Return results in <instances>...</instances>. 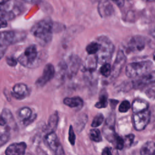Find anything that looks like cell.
I'll return each mask as SVG.
<instances>
[{
    "label": "cell",
    "mask_w": 155,
    "mask_h": 155,
    "mask_svg": "<svg viewBox=\"0 0 155 155\" xmlns=\"http://www.w3.org/2000/svg\"><path fill=\"white\" fill-rule=\"evenodd\" d=\"M53 30V23L47 18L35 24L30 30L31 35L42 46L48 44L51 40Z\"/></svg>",
    "instance_id": "cell-1"
},
{
    "label": "cell",
    "mask_w": 155,
    "mask_h": 155,
    "mask_svg": "<svg viewBox=\"0 0 155 155\" xmlns=\"http://www.w3.org/2000/svg\"><path fill=\"white\" fill-rule=\"evenodd\" d=\"M99 44V49L96 53L98 63L101 64L108 62L111 59L114 50V46L111 41L105 36H101L97 39Z\"/></svg>",
    "instance_id": "cell-2"
},
{
    "label": "cell",
    "mask_w": 155,
    "mask_h": 155,
    "mask_svg": "<svg viewBox=\"0 0 155 155\" xmlns=\"http://www.w3.org/2000/svg\"><path fill=\"white\" fill-rule=\"evenodd\" d=\"M153 67L151 61L131 62L128 64L125 68V74L130 78H139L148 73Z\"/></svg>",
    "instance_id": "cell-3"
},
{
    "label": "cell",
    "mask_w": 155,
    "mask_h": 155,
    "mask_svg": "<svg viewBox=\"0 0 155 155\" xmlns=\"http://www.w3.org/2000/svg\"><path fill=\"white\" fill-rule=\"evenodd\" d=\"M38 56L39 53L36 46L35 45H31L25 48L17 59L22 66L33 68L38 61Z\"/></svg>",
    "instance_id": "cell-4"
},
{
    "label": "cell",
    "mask_w": 155,
    "mask_h": 155,
    "mask_svg": "<svg viewBox=\"0 0 155 155\" xmlns=\"http://www.w3.org/2000/svg\"><path fill=\"white\" fill-rule=\"evenodd\" d=\"M26 34L24 31L8 30L0 31V45L8 46L24 39Z\"/></svg>",
    "instance_id": "cell-5"
},
{
    "label": "cell",
    "mask_w": 155,
    "mask_h": 155,
    "mask_svg": "<svg viewBox=\"0 0 155 155\" xmlns=\"http://www.w3.org/2000/svg\"><path fill=\"white\" fill-rule=\"evenodd\" d=\"M151 117V113L148 110L143 111L134 113L133 120V125L137 131H142L149 124Z\"/></svg>",
    "instance_id": "cell-6"
},
{
    "label": "cell",
    "mask_w": 155,
    "mask_h": 155,
    "mask_svg": "<svg viewBox=\"0 0 155 155\" xmlns=\"http://www.w3.org/2000/svg\"><path fill=\"white\" fill-rule=\"evenodd\" d=\"M114 124H115V114L114 113H111L106 119L105 121V125L103 127L102 131L104 135L105 138L112 142L117 134L114 130Z\"/></svg>",
    "instance_id": "cell-7"
},
{
    "label": "cell",
    "mask_w": 155,
    "mask_h": 155,
    "mask_svg": "<svg viewBox=\"0 0 155 155\" xmlns=\"http://www.w3.org/2000/svg\"><path fill=\"white\" fill-rule=\"evenodd\" d=\"M127 58L124 51L122 50H119L117 51L113 65L111 67V73L110 76L112 78L115 79L119 76L125 64Z\"/></svg>",
    "instance_id": "cell-8"
},
{
    "label": "cell",
    "mask_w": 155,
    "mask_h": 155,
    "mask_svg": "<svg viewBox=\"0 0 155 155\" xmlns=\"http://www.w3.org/2000/svg\"><path fill=\"white\" fill-rule=\"evenodd\" d=\"M145 45V39L141 36H134L129 39L127 44L126 50L128 53H136L142 51Z\"/></svg>",
    "instance_id": "cell-9"
},
{
    "label": "cell",
    "mask_w": 155,
    "mask_h": 155,
    "mask_svg": "<svg viewBox=\"0 0 155 155\" xmlns=\"http://www.w3.org/2000/svg\"><path fill=\"white\" fill-rule=\"evenodd\" d=\"M55 72L54 66L51 64H47L43 70L42 75L36 81V85L39 87L44 86L54 78Z\"/></svg>",
    "instance_id": "cell-10"
},
{
    "label": "cell",
    "mask_w": 155,
    "mask_h": 155,
    "mask_svg": "<svg viewBox=\"0 0 155 155\" xmlns=\"http://www.w3.org/2000/svg\"><path fill=\"white\" fill-rule=\"evenodd\" d=\"M67 75L68 78H73L74 76L81 66V59L77 55L70 56L67 62Z\"/></svg>",
    "instance_id": "cell-11"
},
{
    "label": "cell",
    "mask_w": 155,
    "mask_h": 155,
    "mask_svg": "<svg viewBox=\"0 0 155 155\" xmlns=\"http://www.w3.org/2000/svg\"><path fill=\"white\" fill-rule=\"evenodd\" d=\"M155 82V70L149 71L137 79L132 82V87L134 88H142L147 85Z\"/></svg>",
    "instance_id": "cell-12"
},
{
    "label": "cell",
    "mask_w": 155,
    "mask_h": 155,
    "mask_svg": "<svg viewBox=\"0 0 155 155\" xmlns=\"http://www.w3.org/2000/svg\"><path fill=\"white\" fill-rule=\"evenodd\" d=\"M97 11L102 18H108L114 12V8L110 0H101L98 4Z\"/></svg>",
    "instance_id": "cell-13"
},
{
    "label": "cell",
    "mask_w": 155,
    "mask_h": 155,
    "mask_svg": "<svg viewBox=\"0 0 155 155\" xmlns=\"http://www.w3.org/2000/svg\"><path fill=\"white\" fill-rule=\"evenodd\" d=\"M27 148L25 142H16L10 144L5 150V155H24Z\"/></svg>",
    "instance_id": "cell-14"
},
{
    "label": "cell",
    "mask_w": 155,
    "mask_h": 155,
    "mask_svg": "<svg viewBox=\"0 0 155 155\" xmlns=\"http://www.w3.org/2000/svg\"><path fill=\"white\" fill-rule=\"evenodd\" d=\"M17 115L18 118L22 121L24 125L30 124L36 119V115L33 114L31 110L27 107L21 108L18 110Z\"/></svg>",
    "instance_id": "cell-15"
},
{
    "label": "cell",
    "mask_w": 155,
    "mask_h": 155,
    "mask_svg": "<svg viewBox=\"0 0 155 155\" xmlns=\"http://www.w3.org/2000/svg\"><path fill=\"white\" fill-rule=\"evenodd\" d=\"M29 94V90L28 87L22 83L15 84L12 88V95L15 99L21 100L26 97Z\"/></svg>",
    "instance_id": "cell-16"
},
{
    "label": "cell",
    "mask_w": 155,
    "mask_h": 155,
    "mask_svg": "<svg viewBox=\"0 0 155 155\" xmlns=\"http://www.w3.org/2000/svg\"><path fill=\"white\" fill-rule=\"evenodd\" d=\"M97 57L94 54L90 55L86 58L84 62L81 64V70L84 72L92 73L95 71L97 64Z\"/></svg>",
    "instance_id": "cell-17"
},
{
    "label": "cell",
    "mask_w": 155,
    "mask_h": 155,
    "mask_svg": "<svg viewBox=\"0 0 155 155\" xmlns=\"http://www.w3.org/2000/svg\"><path fill=\"white\" fill-rule=\"evenodd\" d=\"M44 140L47 146L53 151L56 150L58 145L60 144L58 136L54 131L48 132L45 136Z\"/></svg>",
    "instance_id": "cell-18"
},
{
    "label": "cell",
    "mask_w": 155,
    "mask_h": 155,
    "mask_svg": "<svg viewBox=\"0 0 155 155\" xmlns=\"http://www.w3.org/2000/svg\"><path fill=\"white\" fill-rule=\"evenodd\" d=\"M148 108V102L141 99H135L132 104V110L134 113L143 111Z\"/></svg>",
    "instance_id": "cell-19"
},
{
    "label": "cell",
    "mask_w": 155,
    "mask_h": 155,
    "mask_svg": "<svg viewBox=\"0 0 155 155\" xmlns=\"http://www.w3.org/2000/svg\"><path fill=\"white\" fill-rule=\"evenodd\" d=\"M64 104L70 108H81L84 104L82 99L78 96L71 97H65L64 99Z\"/></svg>",
    "instance_id": "cell-20"
},
{
    "label": "cell",
    "mask_w": 155,
    "mask_h": 155,
    "mask_svg": "<svg viewBox=\"0 0 155 155\" xmlns=\"http://www.w3.org/2000/svg\"><path fill=\"white\" fill-rule=\"evenodd\" d=\"M140 155H155V142L147 141L140 148Z\"/></svg>",
    "instance_id": "cell-21"
},
{
    "label": "cell",
    "mask_w": 155,
    "mask_h": 155,
    "mask_svg": "<svg viewBox=\"0 0 155 155\" xmlns=\"http://www.w3.org/2000/svg\"><path fill=\"white\" fill-rule=\"evenodd\" d=\"M1 114L4 117V119L5 120L6 125H7L12 129L16 128V122L13 118L12 113H11V111L9 110H8L7 108H4L2 110Z\"/></svg>",
    "instance_id": "cell-22"
},
{
    "label": "cell",
    "mask_w": 155,
    "mask_h": 155,
    "mask_svg": "<svg viewBox=\"0 0 155 155\" xmlns=\"http://www.w3.org/2000/svg\"><path fill=\"white\" fill-rule=\"evenodd\" d=\"M59 120V116L57 112L51 114L48 120V132L54 131L57 128Z\"/></svg>",
    "instance_id": "cell-23"
},
{
    "label": "cell",
    "mask_w": 155,
    "mask_h": 155,
    "mask_svg": "<svg viewBox=\"0 0 155 155\" xmlns=\"http://www.w3.org/2000/svg\"><path fill=\"white\" fill-rule=\"evenodd\" d=\"M87 120H88V117L86 114L83 113L78 117L77 120L76 121L75 128L76 131L78 133L81 132L83 130V129L84 128L87 122Z\"/></svg>",
    "instance_id": "cell-24"
},
{
    "label": "cell",
    "mask_w": 155,
    "mask_h": 155,
    "mask_svg": "<svg viewBox=\"0 0 155 155\" xmlns=\"http://www.w3.org/2000/svg\"><path fill=\"white\" fill-rule=\"evenodd\" d=\"M108 105V97L107 94L105 92L101 93L99 97V101L96 103L95 107L97 108H105Z\"/></svg>",
    "instance_id": "cell-25"
},
{
    "label": "cell",
    "mask_w": 155,
    "mask_h": 155,
    "mask_svg": "<svg viewBox=\"0 0 155 155\" xmlns=\"http://www.w3.org/2000/svg\"><path fill=\"white\" fill-rule=\"evenodd\" d=\"M99 44L97 42H91L86 47V51L88 54H95L97 53L99 49Z\"/></svg>",
    "instance_id": "cell-26"
},
{
    "label": "cell",
    "mask_w": 155,
    "mask_h": 155,
    "mask_svg": "<svg viewBox=\"0 0 155 155\" xmlns=\"http://www.w3.org/2000/svg\"><path fill=\"white\" fill-rule=\"evenodd\" d=\"M89 136L91 140L96 142L102 141V136L99 130L97 128H92L90 130Z\"/></svg>",
    "instance_id": "cell-27"
},
{
    "label": "cell",
    "mask_w": 155,
    "mask_h": 155,
    "mask_svg": "<svg viewBox=\"0 0 155 155\" xmlns=\"http://www.w3.org/2000/svg\"><path fill=\"white\" fill-rule=\"evenodd\" d=\"M100 73L102 75L105 77H108L110 76L111 73V67L108 62L103 64L100 68Z\"/></svg>",
    "instance_id": "cell-28"
},
{
    "label": "cell",
    "mask_w": 155,
    "mask_h": 155,
    "mask_svg": "<svg viewBox=\"0 0 155 155\" xmlns=\"http://www.w3.org/2000/svg\"><path fill=\"white\" fill-rule=\"evenodd\" d=\"M112 143L114 145L115 148L117 150H122L124 147V139L117 134L116 135V136H115L113 141L112 142Z\"/></svg>",
    "instance_id": "cell-29"
},
{
    "label": "cell",
    "mask_w": 155,
    "mask_h": 155,
    "mask_svg": "<svg viewBox=\"0 0 155 155\" xmlns=\"http://www.w3.org/2000/svg\"><path fill=\"white\" fill-rule=\"evenodd\" d=\"M104 120V116L101 113H99L94 117L91 123V127L93 128L97 127L103 123Z\"/></svg>",
    "instance_id": "cell-30"
},
{
    "label": "cell",
    "mask_w": 155,
    "mask_h": 155,
    "mask_svg": "<svg viewBox=\"0 0 155 155\" xmlns=\"http://www.w3.org/2000/svg\"><path fill=\"white\" fill-rule=\"evenodd\" d=\"M131 108V105L129 102V101L125 100L121 102L119 107V111L120 113H125L128 111L130 108Z\"/></svg>",
    "instance_id": "cell-31"
},
{
    "label": "cell",
    "mask_w": 155,
    "mask_h": 155,
    "mask_svg": "<svg viewBox=\"0 0 155 155\" xmlns=\"http://www.w3.org/2000/svg\"><path fill=\"white\" fill-rule=\"evenodd\" d=\"M10 139V134L8 132L0 133V147L5 145Z\"/></svg>",
    "instance_id": "cell-32"
},
{
    "label": "cell",
    "mask_w": 155,
    "mask_h": 155,
    "mask_svg": "<svg viewBox=\"0 0 155 155\" xmlns=\"http://www.w3.org/2000/svg\"><path fill=\"white\" fill-rule=\"evenodd\" d=\"M134 139V135L133 134H130L125 136V138L124 139V145H125L127 147H130L133 143Z\"/></svg>",
    "instance_id": "cell-33"
},
{
    "label": "cell",
    "mask_w": 155,
    "mask_h": 155,
    "mask_svg": "<svg viewBox=\"0 0 155 155\" xmlns=\"http://www.w3.org/2000/svg\"><path fill=\"white\" fill-rule=\"evenodd\" d=\"M75 140H76V136H75L73 127L70 125L69 128V131H68V140L70 144L73 145H74Z\"/></svg>",
    "instance_id": "cell-34"
},
{
    "label": "cell",
    "mask_w": 155,
    "mask_h": 155,
    "mask_svg": "<svg viewBox=\"0 0 155 155\" xmlns=\"http://www.w3.org/2000/svg\"><path fill=\"white\" fill-rule=\"evenodd\" d=\"M6 62L9 66L15 67L17 65V63L18 61V59H16L13 56H8L6 58Z\"/></svg>",
    "instance_id": "cell-35"
},
{
    "label": "cell",
    "mask_w": 155,
    "mask_h": 155,
    "mask_svg": "<svg viewBox=\"0 0 155 155\" xmlns=\"http://www.w3.org/2000/svg\"><path fill=\"white\" fill-rule=\"evenodd\" d=\"M54 155H65L64 148L61 143L58 145V148L54 151Z\"/></svg>",
    "instance_id": "cell-36"
},
{
    "label": "cell",
    "mask_w": 155,
    "mask_h": 155,
    "mask_svg": "<svg viewBox=\"0 0 155 155\" xmlns=\"http://www.w3.org/2000/svg\"><path fill=\"white\" fill-rule=\"evenodd\" d=\"M7 49V46L5 45H0V59H2Z\"/></svg>",
    "instance_id": "cell-37"
},
{
    "label": "cell",
    "mask_w": 155,
    "mask_h": 155,
    "mask_svg": "<svg viewBox=\"0 0 155 155\" xmlns=\"http://www.w3.org/2000/svg\"><path fill=\"white\" fill-rule=\"evenodd\" d=\"M7 26V20L5 18L0 16V29L4 28Z\"/></svg>",
    "instance_id": "cell-38"
},
{
    "label": "cell",
    "mask_w": 155,
    "mask_h": 155,
    "mask_svg": "<svg viewBox=\"0 0 155 155\" xmlns=\"http://www.w3.org/2000/svg\"><path fill=\"white\" fill-rule=\"evenodd\" d=\"M147 96L152 99H155V90L154 89H150L147 92Z\"/></svg>",
    "instance_id": "cell-39"
},
{
    "label": "cell",
    "mask_w": 155,
    "mask_h": 155,
    "mask_svg": "<svg viewBox=\"0 0 155 155\" xmlns=\"http://www.w3.org/2000/svg\"><path fill=\"white\" fill-rule=\"evenodd\" d=\"M110 1H111L117 6L119 7H122L124 5V2H125V0H110Z\"/></svg>",
    "instance_id": "cell-40"
},
{
    "label": "cell",
    "mask_w": 155,
    "mask_h": 155,
    "mask_svg": "<svg viewBox=\"0 0 155 155\" xmlns=\"http://www.w3.org/2000/svg\"><path fill=\"white\" fill-rule=\"evenodd\" d=\"M102 155H112L111 149L108 147H105L102 151Z\"/></svg>",
    "instance_id": "cell-41"
},
{
    "label": "cell",
    "mask_w": 155,
    "mask_h": 155,
    "mask_svg": "<svg viewBox=\"0 0 155 155\" xmlns=\"http://www.w3.org/2000/svg\"><path fill=\"white\" fill-rule=\"evenodd\" d=\"M5 125H6L5 120L4 119V118L2 116V114H0V125L1 126H4Z\"/></svg>",
    "instance_id": "cell-42"
},
{
    "label": "cell",
    "mask_w": 155,
    "mask_h": 155,
    "mask_svg": "<svg viewBox=\"0 0 155 155\" xmlns=\"http://www.w3.org/2000/svg\"><path fill=\"white\" fill-rule=\"evenodd\" d=\"M117 103H118V101H116V100H114H114L111 99L110 101V104H111V106L113 108H115V107L117 105Z\"/></svg>",
    "instance_id": "cell-43"
},
{
    "label": "cell",
    "mask_w": 155,
    "mask_h": 155,
    "mask_svg": "<svg viewBox=\"0 0 155 155\" xmlns=\"http://www.w3.org/2000/svg\"><path fill=\"white\" fill-rule=\"evenodd\" d=\"M27 3H30V4H34V3H36L38 2L40 0H22Z\"/></svg>",
    "instance_id": "cell-44"
},
{
    "label": "cell",
    "mask_w": 155,
    "mask_h": 155,
    "mask_svg": "<svg viewBox=\"0 0 155 155\" xmlns=\"http://www.w3.org/2000/svg\"><path fill=\"white\" fill-rule=\"evenodd\" d=\"M10 0H0V4H4L8 1H9Z\"/></svg>",
    "instance_id": "cell-45"
},
{
    "label": "cell",
    "mask_w": 155,
    "mask_h": 155,
    "mask_svg": "<svg viewBox=\"0 0 155 155\" xmlns=\"http://www.w3.org/2000/svg\"><path fill=\"white\" fill-rule=\"evenodd\" d=\"M145 2H154L155 0H142Z\"/></svg>",
    "instance_id": "cell-46"
},
{
    "label": "cell",
    "mask_w": 155,
    "mask_h": 155,
    "mask_svg": "<svg viewBox=\"0 0 155 155\" xmlns=\"http://www.w3.org/2000/svg\"><path fill=\"white\" fill-rule=\"evenodd\" d=\"M127 1H131V0H127Z\"/></svg>",
    "instance_id": "cell-47"
}]
</instances>
